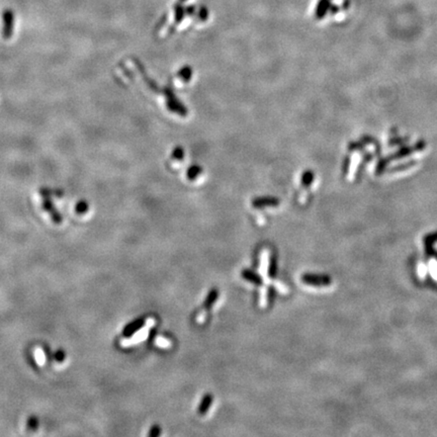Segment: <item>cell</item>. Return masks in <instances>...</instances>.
I'll return each mask as SVG.
<instances>
[{
  "mask_svg": "<svg viewBox=\"0 0 437 437\" xmlns=\"http://www.w3.org/2000/svg\"><path fill=\"white\" fill-rule=\"evenodd\" d=\"M144 324H145L144 319H137L131 322L123 328V335L126 337H131L133 334H135L137 331L141 329Z\"/></svg>",
  "mask_w": 437,
  "mask_h": 437,
  "instance_id": "obj_3",
  "label": "cell"
},
{
  "mask_svg": "<svg viewBox=\"0 0 437 437\" xmlns=\"http://www.w3.org/2000/svg\"><path fill=\"white\" fill-rule=\"evenodd\" d=\"M87 209H88V206H87L86 202H84V201H80L79 204H78V205L76 206V211H77L78 214L86 213V212H87Z\"/></svg>",
  "mask_w": 437,
  "mask_h": 437,
  "instance_id": "obj_12",
  "label": "cell"
},
{
  "mask_svg": "<svg viewBox=\"0 0 437 437\" xmlns=\"http://www.w3.org/2000/svg\"><path fill=\"white\" fill-rule=\"evenodd\" d=\"M154 325H155V320L152 319V318L148 319L147 322H146V327L141 328V329L139 330V332H136L135 334H133V335H132L133 337H132L131 339H126V340H123V341L121 342V345H123V346H129V345L135 344V343H137V342H141V341H143V340L148 336L150 328L153 327Z\"/></svg>",
  "mask_w": 437,
  "mask_h": 437,
  "instance_id": "obj_1",
  "label": "cell"
},
{
  "mask_svg": "<svg viewBox=\"0 0 437 437\" xmlns=\"http://www.w3.org/2000/svg\"><path fill=\"white\" fill-rule=\"evenodd\" d=\"M179 1L180 2H184V1H186V0H179Z\"/></svg>",
  "mask_w": 437,
  "mask_h": 437,
  "instance_id": "obj_16",
  "label": "cell"
},
{
  "mask_svg": "<svg viewBox=\"0 0 437 437\" xmlns=\"http://www.w3.org/2000/svg\"><path fill=\"white\" fill-rule=\"evenodd\" d=\"M331 5H332L331 0H319L317 3V6H316V10H315L316 18L319 20L323 19L327 14V12L329 11Z\"/></svg>",
  "mask_w": 437,
  "mask_h": 437,
  "instance_id": "obj_4",
  "label": "cell"
},
{
  "mask_svg": "<svg viewBox=\"0 0 437 437\" xmlns=\"http://www.w3.org/2000/svg\"><path fill=\"white\" fill-rule=\"evenodd\" d=\"M217 299H218V291H217V290H212V291L209 292V294H208V296H207V299H206V301H205V304H204L205 308H210V307H212V306L214 305V303L217 301Z\"/></svg>",
  "mask_w": 437,
  "mask_h": 437,
  "instance_id": "obj_8",
  "label": "cell"
},
{
  "mask_svg": "<svg viewBox=\"0 0 437 437\" xmlns=\"http://www.w3.org/2000/svg\"><path fill=\"white\" fill-rule=\"evenodd\" d=\"M148 435H149V436H152V437H156V436L160 435V428H159L158 426H153V427L150 429Z\"/></svg>",
  "mask_w": 437,
  "mask_h": 437,
  "instance_id": "obj_13",
  "label": "cell"
},
{
  "mask_svg": "<svg viewBox=\"0 0 437 437\" xmlns=\"http://www.w3.org/2000/svg\"><path fill=\"white\" fill-rule=\"evenodd\" d=\"M3 19V37L5 39H9L12 36L13 32V22H14V14L12 10L6 9L3 12L2 15Z\"/></svg>",
  "mask_w": 437,
  "mask_h": 437,
  "instance_id": "obj_2",
  "label": "cell"
},
{
  "mask_svg": "<svg viewBox=\"0 0 437 437\" xmlns=\"http://www.w3.org/2000/svg\"><path fill=\"white\" fill-rule=\"evenodd\" d=\"M155 343H156V345H158V346L163 347V348H166V347L171 345L170 341L165 339V338H163V337H157V338H156Z\"/></svg>",
  "mask_w": 437,
  "mask_h": 437,
  "instance_id": "obj_11",
  "label": "cell"
},
{
  "mask_svg": "<svg viewBox=\"0 0 437 437\" xmlns=\"http://www.w3.org/2000/svg\"><path fill=\"white\" fill-rule=\"evenodd\" d=\"M305 280L310 285L320 286L327 284V279L325 277H320V276H306Z\"/></svg>",
  "mask_w": 437,
  "mask_h": 437,
  "instance_id": "obj_7",
  "label": "cell"
},
{
  "mask_svg": "<svg viewBox=\"0 0 437 437\" xmlns=\"http://www.w3.org/2000/svg\"><path fill=\"white\" fill-rule=\"evenodd\" d=\"M242 276H243L245 279L249 280V282L254 283L255 285H260V284H261V278H260V276L257 275L255 272H253V271H251V270H248V269L243 270V271H242Z\"/></svg>",
  "mask_w": 437,
  "mask_h": 437,
  "instance_id": "obj_6",
  "label": "cell"
},
{
  "mask_svg": "<svg viewBox=\"0 0 437 437\" xmlns=\"http://www.w3.org/2000/svg\"><path fill=\"white\" fill-rule=\"evenodd\" d=\"M174 14H175V22L180 23L184 15H185V8L181 5V3H176L174 6Z\"/></svg>",
  "mask_w": 437,
  "mask_h": 437,
  "instance_id": "obj_9",
  "label": "cell"
},
{
  "mask_svg": "<svg viewBox=\"0 0 437 437\" xmlns=\"http://www.w3.org/2000/svg\"><path fill=\"white\" fill-rule=\"evenodd\" d=\"M212 403H213V396L212 395H206L204 398H202V400H201V402H200V405H199V407H198V412H199V414H206L207 413V411L210 409V407H211V405H212Z\"/></svg>",
  "mask_w": 437,
  "mask_h": 437,
  "instance_id": "obj_5",
  "label": "cell"
},
{
  "mask_svg": "<svg viewBox=\"0 0 437 437\" xmlns=\"http://www.w3.org/2000/svg\"><path fill=\"white\" fill-rule=\"evenodd\" d=\"M339 10V7L337 6V5H331V7H330V9H329V11H331V13H335V12H337Z\"/></svg>",
  "mask_w": 437,
  "mask_h": 437,
  "instance_id": "obj_15",
  "label": "cell"
},
{
  "mask_svg": "<svg viewBox=\"0 0 437 437\" xmlns=\"http://www.w3.org/2000/svg\"><path fill=\"white\" fill-rule=\"evenodd\" d=\"M205 318H206L205 313H200V314L198 315V317H197V322H199V323L204 322V321H205Z\"/></svg>",
  "mask_w": 437,
  "mask_h": 437,
  "instance_id": "obj_14",
  "label": "cell"
},
{
  "mask_svg": "<svg viewBox=\"0 0 437 437\" xmlns=\"http://www.w3.org/2000/svg\"><path fill=\"white\" fill-rule=\"evenodd\" d=\"M208 17H209V11L207 7L201 6L197 12V19L201 22H205L208 20Z\"/></svg>",
  "mask_w": 437,
  "mask_h": 437,
  "instance_id": "obj_10",
  "label": "cell"
}]
</instances>
